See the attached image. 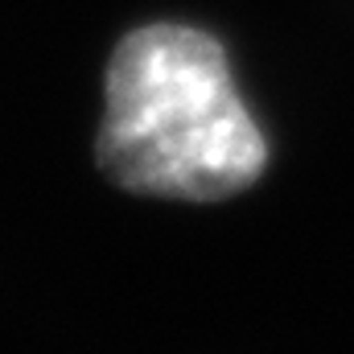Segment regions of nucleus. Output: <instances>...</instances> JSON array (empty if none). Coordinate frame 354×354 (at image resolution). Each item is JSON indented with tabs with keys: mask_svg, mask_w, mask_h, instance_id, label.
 <instances>
[{
	"mask_svg": "<svg viewBox=\"0 0 354 354\" xmlns=\"http://www.w3.org/2000/svg\"><path fill=\"white\" fill-rule=\"evenodd\" d=\"M95 153L115 185L181 202L231 198L268 165L223 46L189 25H145L115 46Z\"/></svg>",
	"mask_w": 354,
	"mask_h": 354,
	"instance_id": "1",
	"label": "nucleus"
}]
</instances>
